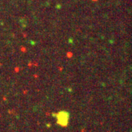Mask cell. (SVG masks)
Masks as SVG:
<instances>
[{
	"label": "cell",
	"instance_id": "obj_1",
	"mask_svg": "<svg viewBox=\"0 0 132 132\" xmlns=\"http://www.w3.org/2000/svg\"><path fill=\"white\" fill-rule=\"evenodd\" d=\"M57 123L61 126H66L68 123L69 114L65 111H61L57 115Z\"/></svg>",
	"mask_w": 132,
	"mask_h": 132
}]
</instances>
